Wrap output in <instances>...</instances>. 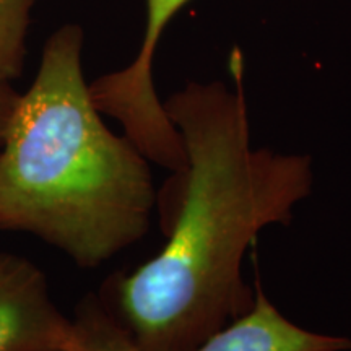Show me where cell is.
Listing matches in <instances>:
<instances>
[{"label": "cell", "mask_w": 351, "mask_h": 351, "mask_svg": "<svg viewBox=\"0 0 351 351\" xmlns=\"http://www.w3.org/2000/svg\"><path fill=\"white\" fill-rule=\"evenodd\" d=\"M230 72L232 88L191 82L163 104L187 160L156 195L168 239L112 280L108 307L140 351H194L244 317L256 301L241 271L245 251L263 228L288 226L313 191L309 156L251 147L238 47Z\"/></svg>", "instance_id": "obj_1"}, {"label": "cell", "mask_w": 351, "mask_h": 351, "mask_svg": "<svg viewBox=\"0 0 351 351\" xmlns=\"http://www.w3.org/2000/svg\"><path fill=\"white\" fill-rule=\"evenodd\" d=\"M82 49V26H60L19 95L0 143V230L93 269L147 234L156 192L148 158L101 119Z\"/></svg>", "instance_id": "obj_2"}, {"label": "cell", "mask_w": 351, "mask_h": 351, "mask_svg": "<svg viewBox=\"0 0 351 351\" xmlns=\"http://www.w3.org/2000/svg\"><path fill=\"white\" fill-rule=\"evenodd\" d=\"M147 23L138 54L129 67L90 83V93L101 114L117 119L125 135L148 160L171 171L186 168L181 135L169 121L153 86V57L165 28L191 0H145Z\"/></svg>", "instance_id": "obj_3"}, {"label": "cell", "mask_w": 351, "mask_h": 351, "mask_svg": "<svg viewBox=\"0 0 351 351\" xmlns=\"http://www.w3.org/2000/svg\"><path fill=\"white\" fill-rule=\"evenodd\" d=\"M77 351H140L98 296L88 295L73 319ZM194 351H351L348 337L306 330L271 304L256 280L252 309Z\"/></svg>", "instance_id": "obj_4"}, {"label": "cell", "mask_w": 351, "mask_h": 351, "mask_svg": "<svg viewBox=\"0 0 351 351\" xmlns=\"http://www.w3.org/2000/svg\"><path fill=\"white\" fill-rule=\"evenodd\" d=\"M0 351H77L73 320L54 304L33 262L0 254Z\"/></svg>", "instance_id": "obj_5"}, {"label": "cell", "mask_w": 351, "mask_h": 351, "mask_svg": "<svg viewBox=\"0 0 351 351\" xmlns=\"http://www.w3.org/2000/svg\"><path fill=\"white\" fill-rule=\"evenodd\" d=\"M38 0H0V83L21 75L26 57V38Z\"/></svg>", "instance_id": "obj_6"}, {"label": "cell", "mask_w": 351, "mask_h": 351, "mask_svg": "<svg viewBox=\"0 0 351 351\" xmlns=\"http://www.w3.org/2000/svg\"><path fill=\"white\" fill-rule=\"evenodd\" d=\"M19 95L8 83H0V143H2L3 134H5L7 124L15 108Z\"/></svg>", "instance_id": "obj_7"}]
</instances>
